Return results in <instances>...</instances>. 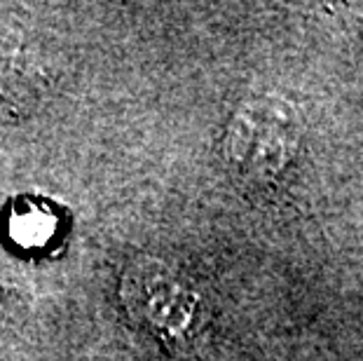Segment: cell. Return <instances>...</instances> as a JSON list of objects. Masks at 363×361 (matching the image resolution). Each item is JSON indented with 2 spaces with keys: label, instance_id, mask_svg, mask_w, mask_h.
I'll list each match as a JSON object with an SVG mask.
<instances>
[{
  "label": "cell",
  "instance_id": "1",
  "mask_svg": "<svg viewBox=\"0 0 363 361\" xmlns=\"http://www.w3.org/2000/svg\"><path fill=\"white\" fill-rule=\"evenodd\" d=\"M120 294L131 321L169 355L185 357L195 350L206 326V312L202 296L179 270L138 258L127 267Z\"/></svg>",
  "mask_w": 363,
  "mask_h": 361
},
{
  "label": "cell",
  "instance_id": "2",
  "mask_svg": "<svg viewBox=\"0 0 363 361\" xmlns=\"http://www.w3.org/2000/svg\"><path fill=\"white\" fill-rule=\"evenodd\" d=\"M298 152V122L284 101L258 99L239 109L228 132V160L249 190L279 181Z\"/></svg>",
  "mask_w": 363,
  "mask_h": 361
},
{
  "label": "cell",
  "instance_id": "3",
  "mask_svg": "<svg viewBox=\"0 0 363 361\" xmlns=\"http://www.w3.org/2000/svg\"><path fill=\"white\" fill-rule=\"evenodd\" d=\"M10 230L21 247H45L57 233V218H54V211L40 202L26 204L19 211H14V216L10 218Z\"/></svg>",
  "mask_w": 363,
  "mask_h": 361
},
{
  "label": "cell",
  "instance_id": "4",
  "mask_svg": "<svg viewBox=\"0 0 363 361\" xmlns=\"http://www.w3.org/2000/svg\"><path fill=\"white\" fill-rule=\"evenodd\" d=\"M0 307H3V294H0Z\"/></svg>",
  "mask_w": 363,
  "mask_h": 361
}]
</instances>
